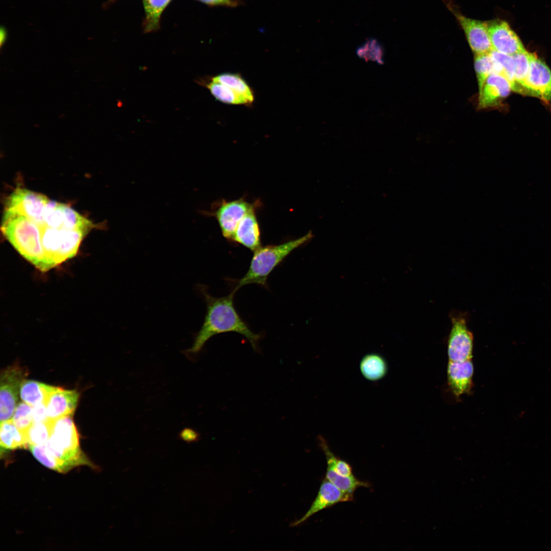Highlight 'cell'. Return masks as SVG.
I'll return each mask as SVG.
<instances>
[{
  "mask_svg": "<svg viewBox=\"0 0 551 551\" xmlns=\"http://www.w3.org/2000/svg\"><path fill=\"white\" fill-rule=\"evenodd\" d=\"M196 289L206 303V313L201 328L194 335L192 346L183 352L185 355L192 357L197 355L212 337L227 332L242 335L254 350L258 349L260 335L251 330L236 310L234 304L235 292L232 291L227 296L215 297L209 293L206 285L198 284Z\"/></svg>",
  "mask_w": 551,
  "mask_h": 551,
  "instance_id": "1",
  "label": "cell"
},
{
  "mask_svg": "<svg viewBox=\"0 0 551 551\" xmlns=\"http://www.w3.org/2000/svg\"><path fill=\"white\" fill-rule=\"evenodd\" d=\"M72 415L52 420L48 440L32 450L33 456L41 464L60 473H66L80 465L93 467L80 447L78 433Z\"/></svg>",
  "mask_w": 551,
  "mask_h": 551,
  "instance_id": "2",
  "label": "cell"
},
{
  "mask_svg": "<svg viewBox=\"0 0 551 551\" xmlns=\"http://www.w3.org/2000/svg\"><path fill=\"white\" fill-rule=\"evenodd\" d=\"M5 237L27 260L45 271L40 227L27 217L4 211L1 227Z\"/></svg>",
  "mask_w": 551,
  "mask_h": 551,
  "instance_id": "3",
  "label": "cell"
},
{
  "mask_svg": "<svg viewBox=\"0 0 551 551\" xmlns=\"http://www.w3.org/2000/svg\"><path fill=\"white\" fill-rule=\"evenodd\" d=\"M313 237L311 232L305 235L280 244L261 246L254 252L249 268L245 275L234 281L232 291L236 292L243 286L256 284L267 286L268 276L294 249L309 241Z\"/></svg>",
  "mask_w": 551,
  "mask_h": 551,
  "instance_id": "4",
  "label": "cell"
},
{
  "mask_svg": "<svg viewBox=\"0 0 551 551\" xmlns=\"http://www.w3.org/2000/svg\"><path fill=\"white\" fill-rule=\"evenodd\" d=\"M40 227L45 271L73 257L87 234L78 230Z\"/></svg>",
  "mask_w": 551,
  "mask_h": 551,
  "instance_id": "5",
  "label": "cell"
},
{
  "mask_svg": "<svg viewBox=\"0 0 551 551\" xmlns=\"http://www.w3.org/2000/svg\"><path fill=\"white\" fill-rule=\"evenodd\" d=\"M319 445L323 452L327 463L325 478L342 492L354 496L360 487H368V482L360 481L353 474L352 467L346 461L341 459L332 452L326 440L318 437Z\"/></svg>",
  "mask_w": 551,
  "mask_h": 551,
  "instance_id": "6",
  "label": "cell"
},
{
  "mask_svg": "<svg viewBox=\"0 0 551 551\" xmlns=\"http://www.w3.org/2000/svg\"><path fill=\"white\" fill-rule=\"evenodd\" d=\"M449 318L452 326L447 341L448 361L472 359L473 336L467 326L468 315L464 312L453 311Z\"/></svg>",
  "mask_w": 551,
  "mask_h": 551,
  "instance_id": "7",
  "label": "cell"
},
{
  "mask_svg": "<svg viewBox=\"0 0 551 551\" xmlns=\"http://www.w3.org/2000/svg\"><path fill=\"white\" fill-rule=\"evenodd\" d=\"M49 201L43 194L17 188L6 199L5 211L23 216L41 226L44 225V213Z\"/></svg>",
  "mask_w": 551,
  "mask_h": 551,
  "instance_id": "8",
  "label": "cell"
},
{
  "mask_svg": "<svg viewBox=\"0 0 551 551\" xmlns=\"http://www.w3.org/2000/svg\"><path fill=\"white\" fill-rule=\"evenodd\" d=\"M218 204L213 211L202 213L215 217L223 236L233 241L238 224L249 212L256 208L255 205L243 198L231 201L222 200Z\"/></svg>",
  "mask_w": 551,
  "mask_h": 551,
  "instance_id": "9",
  "label": "cell"
},
{
  "mask_svg": "<svg viewBox=\"0 0 551 551\" xmlns=\"http://www.w3.org/2000/svg\"><path fill=\"white\" fill-rule=\"evenodd\" d=\"M44 224L56 229L78 230L87 234L93 223L68 206L49 201L43 216Z\"/></svg>",
  "mask_w": 551,
  "mask_h": 551,
  "instance_id": "10",
  "label": "cell"
},
{
  "mask_svg": "<svg viewBox=\"0 0 551 551\" xmlns=\"http://www.w3.org/2000/svg\"><path fill=\"white\" fill-rule=\"evenodd\" d=\"M25 371L16 365L10 366L2 372L0 379L1 422L11 419L18 399L21 384Z\"/></svg>",
  "mask_w": 551,
  "mask_h": 551,
  "instance_id": "11",
  "label": "cell"
},
{
  "mask_svg": "<svg viewBox=\"0 0 551 551\" xmlns=\"http://www.w3.org/2000/svg\"><path fill=\"white\" fill-rule=\"evenodd\" d=\"M448 7L464 31L468 44L474 55L489 54L492 50L486 22L465 16L453 5Z\"/></svg>",
  "mask_w": 551,
  "mask_h": 551,
  "instance_id": "12",
  "label": "cell"
},
{
  "mask_svg": "<svg viewBox=\"0 0 551 551\" xmlns=\"http://www.w3.org/2000/svg\"><path fill=\"white\" fill-rule=\"evenodd\" d=\"M486 23L493 50L511 56L526 51L507 22L495 19L486 21Z\"/></svg>",
  "mask_w": 551,
  "mask_h": 551,
  "instance_id": "13",
  "label": "cell"
},
{
  "mask_svg": "<svg viewBox=\"0 0 551 551\" xmlns=\"http://www.w3.org/2000/svg\"><path fill=\"white\" fill-rule=\"evenodd\" d=\"M527 95L551 101V70L535 54L529 53V68L527 78Z\"/></svg>",
  "mask_w": 551,
  "mask_h": 551,
  "instance_id": "14",
  "label": "cell"
},
{
  "mask_svg": "<svg viewBox=\"0 0 551 551\" xmlns=\"http://www.w3.org/2000/svg\"><path fill=\"white\" fill-rule=\"evenodd\" d=\"M354 496L345 493L325 478L322 481L317 495L307 512L299 519L292 522L291 527L304 522L315 513L341 502L352 501Z\"/></svg>",
  "mask_w": 551,
  "mask_h": 551,
  "instance_id": "15",
  "label": "cell"
},
{
  "mask_svg": "<svg viewBox=\"0 0 551 551\" xmlns=\"http://www.w3.org/2000/svg\"><path fill=\"white\" fill-rule=\"evenodd\" d=\"M474 367L472 359L464 361H448L447 381L448 387L456 397L468 394L473 387Z\"/></svg>",
  "mask_w": 551,
  "mask_h": 551,
  "instance_id": "16",
  "label": "cell"
},
{
  "mask_svg": "<svg viewBox=\"0 0 551 551\" xmlns=\"http://www.w3.org/2000/svg\"><path fill=\"white\" fill-rule=\"evenodd\" d=\"M509 81L499 74H492L486 80L479 91V109H484L498 105L507 97L511 90Z\"/></svg>",
  "mask_w": 551,
  "mask_h": 551,
  "instance_id": "17",
  "label": "cell"
},
{
  "mask_svg": "<svg viewBox=\"0 0 551 551\" xmlns=\"http://www.w3.org/2000/svg\"><path fill=\"white\" fill-rule=\"evenodd\" d=\"M79 397V393L75 390L57 387L51 394L46 404L48 419L55 420L72 415L77 406Z\"/></svg>",
  "mask_w": 551,
  "mask_h": 551,
  "instance_id": "18",
  "label": "cell"
},
{
  "mask_svg": "<svg viewBox=\"0 0 551 551\" xmlns=\"http://www.w3.org/2000/svg\"><path fill=\"white\" fill-rule=\"evenodd\" d=\"M233 241L254 252L261 246V234L255 209L249 212L240 221Z\"/></svg>",
  "mask_w": 551,
  "mask_h": 551,
  "instance_id": "19",
  "label": "cell"
},
{
  "mask_svg": "<svg viewBox=\"0 0 551 551\" xmlns=\"http://www.w3.org/2000/svg\"><path fill=\"white\" fill-rule=\"evenodd\" d=\"M215 99L229 105H244L250 107L246 99L240 93L236 86L224 79L213 80L209 78L204 84Z\"/></svg>",
  "mask_w": 551,
  "mask_h": 551,
  "instance_id": "20",
  "label": "cell"
},
{
  "mask_svg": "<svg viewBox=\"0 0 551 551\" xmlns=\"http://www.w3.org/2000/svg\"><path fill=\"white\" fill-rule=\"evenodd\" d=\"M57 388L38 381L24 379L20 387L19 396L22 402L32 407L40 403L46 405L48 397Z\"/></svg>",
  "mask_w": 551,
  "mask_h": 551,
  "instance_id": "21",
  "label": "cell"
},
{
  "mask_svg": "<svg viewBox=\"0 0 551 551\" xmlns=\"http://www.w3.org/2000/svg\"><path fill=\"white\" fill-rule=\"evenodd\" d=\"M360 370L366 380L377 382L387 374L388 366L386 360L381 355L372 353L363 357L360 362Z\"/></svg>",
  "mask_w": 551,
  "mask_h": 551,
  "instance_id": "22",
  "label": "cell"
},
{
  "mask_svg": "<svg viewBox=\"0 0 551 551\" xmlns=\"http://www.w3.org/2000/svg\"><path fill=\"white\" fill-rule=\"evenodd\" d=\"M0 445L1 452L28 448L26 433L18 429L12 419L1 422Z\"/></svg>",
  "mask_w": 551,
  "mask_h": 551,
  "instance_id": "23",
  "label": "cell"
},
{
  "mask_svg": "<svg viewBox=\"0 0 551 551\" xmlns=\"http://www.w3.org/2000/svg\"><path fill=\"white\" fill-rule=\"evenodd\" d=\"M474 65L480 91L487 79L492 74L502 75L500 65L493 59L490 53L474 55Z\"/></svg>",
  "mask_w": 551,
  "mask_h": 551,
  "instance_id": "24",
  "label": "cell"
},
{
  "mask_svg": "<svg viewBox=\"0 0 551 551\" xmlns=\"http://www.w3.org/2000/svg\"><path fill=\"white\" fill-rule=\"evenodd\" d=\"M515 68L512 90L521 94H527L526 83L529 68V53H519L512 56Z\"/></svg>",
  "mask_w": 551,
  "mask_h": 551,
  "instance_id": "25",
  "label": "cell"
},
{
  "mask_svg": "<svg viewBox=\"0 0 551 551\" xmlns=\"http://www.w3.org/2000/svg\"><path fill=\"white\" fill-rule=\"evenodd\" d=\"M171 0H143L145 11L144 27L147 32L159 27L161 15Z\"/></svg>",
  "mask_w": 551,
  "mask_h": 551,
  "instance_id": "26",
  "label": "cell"
},
{
  "mask_svg": "<svg viewBox=\"0 0 551 551\" xmlns=\"http://www.w3.org/2000/svg\"><path fill=\"white\" fill-rule=\"evenodd\" d=\"M52 420L34 422L26 432L28 447L30 445L44 444L52 433Z\"/></svg>",
  "mask_w": 551,
  "mask_h": 551,
  "instance_id": "27",
  "label": "cell"
},
{
  "mask_svg": "<svg viewBox=\"0 0 551 551\" xmlns=\"http://www.w3.org/2000/svg\"><path fill=\"white\" fill-rule=\"evenodd\" d=\"M33 407L24 402H19L17 405L12 420L22 432L26 433L34 423L32 415Z\"/></svg>",
  "mask_w": 551,
  "mask_h": 551,
  "instance_id": "28",
  "label": "cell"
},
{
  "mask_svg": "<svg viewBox=\"0 0 551 551\" xmlns=\"http://www.w3.org/2000/svg\"><path fill=\"white\" fill-rule=\"evenodd\" d=\"M490 54L502 68V76L506 78L512 87L514 80L515 63L512 56L492 50Z\"/></svg>",
  "mask_w": 551,
  "mask_h": 551,
  "instance_id": "29",
  "label": "cell"
},
{
  "mask_svg": "<svg viewBox=\"0 0 551 551\" xmlns=\"http://www.w3.org/2000/svg\"><path fill=\"white\" fill-rule=\"evenodd\" d=\"M32 415L34 422H41L48 420L46 405L40 403L33 407Z\"/></svg>",
  "mask_w": 551,
  "mask_h": 551,
  "instance_id": "30",
  "label": "cell"
},
{
  "mask_svg": "<svg viewBox=\"0 0 551 551\" xmlns=\"http://www.w3.org/2000/svg\"><path fill=\"white\" fill-rule=\"evenodd\" d=\"M182 440L187 442L196 441L199 439V434L192 429L186 428L181 432L180 435Z\"/></svg>",
  "mask_w": 551,
  "mask_h": 551,
  "instance_id": "31",
  "label": "cell"
},
{
  "mask_svg": "<svg viewBox=\"0 0 551 551\" xmlns=\"http://www.w3.org/2000/svg\"><path fill=\"white\" fill-rule=\"evenodd\" d=\"M205 4L212 5L217 6L222 5L227 6H234L237 3L236 1L233 0H198Z\"/></svg>",
  "mask_w": 551,
  "mask_h": 551,
  "instance_id": "32",
  "label": "cell"
}]
</instances>
